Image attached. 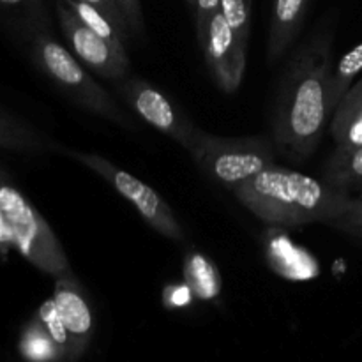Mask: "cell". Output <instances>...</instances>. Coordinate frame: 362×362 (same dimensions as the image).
<instances>
[{"mask_svg":"<svg viewBox=\"0 0 362 362\" xmlns=\"http://www.w3.org/2000/svg\"><path fill=\"white\" fill-rule=\"evenodd\" d=\"M329 226H334V228L341 230V232L362 237V198L354 197V202L349 207V211L343 216H339V218H336Z\"/></svg>","mask_w":362,"mask_h":362,"instance_id":"21","label":"cell"},{"mask_svg":"<svg viewBox=\"0 0 362 362\" xmlns=\"http://www.w3.org/2000/svg\"><path fill=\"white\" fill-rule=\"evenodd\" d=\"M310 0H274L267 35V60L276 64L288 53L306 20Z\"/></svg>","mask_w":362,"mask_h":362,"instance_id":"11","label":"cell"},{"mask_svg":"<svg viewBox=\"0 0 362 362\" xmlns=\"http://www.w3.org/2000/svg\"><path fill=\"white\" fill-rule=\"evenodd\" d=\"M127 21L131 35L144 34V11L140 0H117Z\"/></svg>","mask_w":362,"mask_h":362,"instance_id":"22","label":"cell"},{"mask_svg":"<svg viewBox=\"0 0 362 362\" xmlns=\"http://www.w3.org/2000/svg\"><path fill=\"white\" fill-rule=\"evenodd\" d=\"M362 71V42L356 48L349 49L336 66H332L331 76H329V106L331 112H334L338 103L343 95L350 90V87L356 81L357 74Z\"/></svg>","mask_w":362,"mask_h":362,"instance_id":"16","label":"cell"},{"mask_svg":"<svg viewBox=\"0 0 362 362\" xmlns=\"http://www.w3.org/2000/svg\"><path fill=\"white\" fill-rule=\"evenodd\" d=\"M193 293L191 290L187 288L186 285H172L165 290V303L166 306H173V308H180L186 306L187 303L191 300Z\"/></svg>","mask_w":362,"mask_h":362,"instance_id":"24","label":"cell"},{"mask_svg":"<svg viewBox=\"0 0 362 362\" xmlns=\"http://www.w3.org/2000/svg\"><path fill=\"white\" fill-rule=\"evenodd\" d=\"M219 2L221 0H194V23L197 30L205 25V21L219 11Z\"/></svg>","mask_w":362,"mask_h":362,"instance_id":"25","label":"cell"},{"mask_svg":"<svg viewBox=\"0 0 362 362\" xmlns=\"http://www.w3.org/2000/svg\"><path fill=\"white\" fill-rule=\"evenodd\" d=\"M69 158L83 165L85 168L98 173L101 179H105L124 200L129 202L134 211L140 214V218L151 226L154 232L173 243H182L184 230L180 223L177 221L172 207L168 202L161 197L156 189H152L148 184L140 180L138 177L131 175L129 172L122 170L106 159L105 156L98 152H81V151H66Z\"/></svg>","mask_w":362,"mask_h":362,"instance_id":"6","label":"cell"},{"mask_svg":"<svg viewBox=\"0 0 362 362\" xmlns=\"http://www.w3.org/2000/svg\"><path fill=\"white\" fill-rule=\"evenodd\" d=\"M117 92L144 122L161 131L186 151L191 147L200 127L194 126L184 110L156 85L144 78L126 76L117 81Z\"/></svg>","mask_w":362,"mask_h":362,"instance_id":"7","label":"cell"},{"mask_svg":"<svg viewBox=\"0 0 362 362\" xmlns=\"http://www.w3.org/2000/svg\"><path fill=\"white\" fill-rule=\"evenodd\" d=\"M30 52L39 69L53 83L59 85L80 108L117 126L133 129V119L129 113L120 108L113 95L103 88L95 78H92L90 71L52 34L45 30L35 32Z\"/></svg>","mask_w":362,"mask_h":362,"instance_id":"3","label":"cell"},{"mask_svg":"<svg viewBox=\"0 0 362 362\" xmlns=\"http://www.w3.org/2000/svg\"><path fill=\"white\" fill-rule=\"evenodd\" d=\"M59 345L41 324L35 315L34 320L23 329L20 338V354L28 362H48L55 359Z\"/></svg>","mask_w":362,"mask_h":362,"instance_id":"18","label":"cell"},{"mask_svg":"<svg viewBox=\"0 0 362 362\" xmlns=\"http://www.w3.org/2000/svg\"><path fill=\"white\" fill-rule=\"evenodd\" d=\"M322 179L336 189L350 193L362 191V145L359 147H336L325 161Z\"/></svg>","mask_w":362,"mask_h":362,"instance_id":"15","label":"cell"},{"mask_svg":"<svg viewBox=\"0 0 362 362\" xmlns=\"http://www.w3.org/2000/svg\"><path fill=\"white\" fill-rule=\"evenodd\" d=\"M334 28L322 23L290 55L276 92L272 140L278 154L303 163L313 156L332 115L329 76Z\"/></svg>","mask_w":362,"mask_h":362,"instance_id":"1","label":"cell"},{"mask_svg":"<svg viewBox=\"0 0 362 362\" xmlns=\"http://www.w3.org/2000/svg\"><path fill=\"white\" fill-rule=\"evenodd\" d=\"M11 250H16V237L6 214L0 209V255H7Z\"/></svg>","mask_w":362,"mask_h":362,"instance_id":"26","label":"cell"},{"mask_svg":"<svg viewBox=\"0 0 362 362\" xmlns=\"http://www.w3.org/2000/svg\"><path fill=\"white\" fill-rule=\"evenodd\" d=\"M0 148L28 154H45L59 151L57 141L46 134L39 133L35 127L28 126L18 117L0 110Z\"/></svg>","mask_w":362,"mask_h":362,"instance_id":"13","label":"cell"},{"mask_svg":"<svg viewBox=\"0 0 362 362\" xmlns=\"http://www.w3.org/2000/svg\"><path fill=\"white\" fill-rule=\"evenodd\" d=\"M197 39L214 83L226 94L239 90L246 71L247 46L237 37L219 11L198 28Z\"/></svg>","mask_w":362,"mask_h":362,"instance_id":"9","label":"cell"},{"mask_svg":"<svg viewBox=\"0 0 362 362\" xmlns=\"http://www.w3.org/2000/svg\"><path fill=\"white\" fill-rule=\"evenodd\" d=\"M85 2L92 4V6H95L98 9H101L105 14H108V16L112 18V20L115 21V23L119 25V27L122 28V30L131 37L127 21H126V18H124V13H122V9H120V6L117 0H85Z\"/></svg>","mask_w":362,"mask_h":362,"instance_id":"23","label":"cell"},{"mask_svg":"<svg viewBox=\"0 0 362 362\" xmlns=\"http://www.w3.org/2000/svg\"><path fill=\"white\" fill-rule=\"evenodd\" d=\"M331 134L336 147L362 145V78L350 87L332 112Z\"/></svg>","mask_w":362,"mask_h":362,"instance_id":"12","label":"cell"},{"mask_svg":"<svg viewBox=\"0 0 362 362\" xmlns=\"http://www.w3.org/2000/svg\"><path fill=\"white\" fill-rule=\"evenodd\" d=\"M66 6L73 11L78 16V20L83 21L90 30H94L95 34L101 35V37L108 39V41L117 42V45L127 46V39L129 35L108 16V14L103 13L101 9H98L92 4L85 2V0H64Z\"/></svg>","mask_w":362,"mask_h":362,"instance_id":"17","label":"cell"},{"mask_svg":"<svg viewBox=\"0 0 362 362\" xmlns=\"http://www.w3.org/2000/svg\"><path fill=\"white\" fill-rule=\"evenodd\" d=\"M37 318L41 320V324L45 325V329L48 331V334L52 336L53 341L60 346H66L69 345V332H67L66 325L64 322L60 320L59 313H57V308L53 299L45 300V303L39 306L37 310Z\"/></svg>","mask_w":362,"mask_h":362,"instance_id":"20","label":"cell"},{"mask_svg":"<svg viewBox=\"0 0 362 362\" xmlns=\"http://www.w3.org/2000/svg\"><path fill=\"white\" fill-rule=\"evenodd\" d=\"M219 13L232 27L237 37L247 46L251 32V0H221Z\"/></svg>","mask_w":362,"mask_h":362,"instance_id":"19","label":"cell"},{"mask_svg":"<svg viewBox=\"0 0 362 362\" xmlns=\"http://www.w3.org/2000/svg\"><path fill=\"white\" fill-rule=\"evenodd\" d=\"M359 197H361V198H362V191H361V194H359Z\"/></svg>","mask_w":362,"mask_h":362,"instance_id":"29","label":"cell"},{"mask_svg":"<svg viewBox=\"0 0 362 362\" xmlns=\"http://www.w3.org/2000/svg\"><path fill=\"white\" fill-rule=\"evenodd\" d=\"M52 299L60 320L69 332V338L83 339L88 336L92 331V311L81 283L73 272L55 278Z\"/></svg>","mask_w":362,"mask_h":362,"instance_id":"10","label":"cell"},{"mask_svg":"<svg viewBox=\"0 0 362 362\" xmlns=\"http://www.w3.org/2000/svg\"><path fill=\"white\" fill-rule=\"evenodd\" d=\"M0 209L6 214L16 237V251L28 264L52 276L53 279L73 272L59 237L42 218L41 212L18 189L2 165H0Z\"/></svg>","mask_w":362,"mask_h":362,"instance_id":"5","label":"cell"},{"mask_svg":"<svg viewBox=\"0 0 362 362\" xmlns=\"http://www.w3.org/2000/svg\"><path fill=\"white\" fill-rule=\"evenodd\" d=\"M187 4H191V6H194V0H187Z\"/></svg>","mask_w":362,"mask_h":362,"instance_id":"28","label":"cell"},{"mask_svg":"<svg viewBox=\"0 0 362 362\" xmlns=\"http://www.w3.org/2000/svg\"><path fill=\"white\" fill-rule=\"evenodd\" d=\"M35 0H0V6L9 7V9H20V7H32Z\"/></svg>","mask_w":362,"mask_h":362,"instance_id":"27","label":"cell"},{"mask_svg":"<svg viewBox=\"0 0 362 362\" xmlns=\"http://www.w3.org/2000/svg\"><path fill=\"white\" fill-rule=\"evenodd\" d=\"M237 200L260 221L271 226L331 225L345 214L354 197L324 179L272 165L232 191Z\"/></svg>","mask_w":362,"mask_h":362,"instance_id":"2","label":"cell"},{"mask_svg":"<svg viewBox=\"0 0 362 362\" xmlns=\"http://www.w3.org/2000/svg\"><path fill=\"white\" fill-rule=\"evenodd\" d=\"M187 152L209 179L230 191L276 165L279 156L272 136H216L202 129Z\"/></svg>","mask_w":362,"mask_h":362,"instance_id":"4","label":"cell"},{"mask_svg":"<svg viewBox=\"0 0 362 362\" xmlns=\"http://www.w3.org/2000/svg\"><path fill=\"white\" fill-rule=\"evenodd\" d=\"M55 9L67 48L90 73L112 81H119L127 76V46L108 41L90 30L83 21L78 20L76 14L66 6L64 0H55Z\"/></svg>","mask_w":362,"mask_h":362,"instance_id":"8","label":"cell"},{"mask_svg":"<svg viewBox=\"0 0 362 362\" xmlns=\"http://www.w3.org/2000/svg\"><path fill=\"white\" fill-rule=\"evenodd\" d=\"M184 285L191 290L193 297L200 300H212L221 293L223 279L214 260L202 251H189L182 265Z\"/></svg>","mask_w":362,"mask_h":362,"instance_id":"14","label":"cell"}]
</instances>
